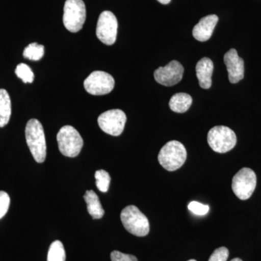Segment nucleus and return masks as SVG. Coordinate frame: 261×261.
<instances>
[{"label":"nucleus","mask_w":261,"mask_h":261,"mask_svg":"<svg viewBox=\"0 0 261 261\" xmlns=\"http://www.w3.org/2000/svg\"><path fill=\"white\" fill-rule=\"evenodd\" d=\"M25 135L34 160L37 163L44 162L47 156V145L42 123L37 119L29 120L25 126Z\"/></svg>","instance_id":"nucleus-1"},{"label":"nucleus","mask_w":261,"mask_h":261,"mask_svg":"<svg viewBox=\"0 0 261 261\" xmlns=\"http://www.w3.org/2000/svg\"><path fill=\"white\" fill-rule=\"evenodd\" d=\"M185 146L178 141H170L163 146L159 154L160 164L168 171H174L183 166L187 160Z\"/></svg>","instance_id":"nucleus-2"},{"label":"nucleus","mask_w":261,"mask_h":261,"mask_svg":"<svg viewBox=\"0 0 261 261\" xmlns=\"http://www.w3.org/2000/svg\"><path fill=\"white\" fill-rule=\"evenodd\" d=\"M122 224L128 232L137 237H145L149 232L147 216L135 205H128L121 214Z\"/></svg>","instance_id":"nucleus-3"},{"label":"nucleus","mask_w":261,"mask_h":261,"mask_svg":"<svg viewBox=\"0 0 261 261\" xmlns=\"http://www.w3.org/2000/svg\"><path fill=\"white\" fill-rule=\"evenodd\" d=\"M57 141L60 151L66 157H76L84 145L80 134L71 126L62 127L57 135Z\"/></svg>","instance_id":"nucleus-4"},{"label":"nucleus","mask_w":261,"mask_h":261,"mask_svg":"<svg viewBox=\"0 0 261 261\" xmlns=\"http://www.w3.org/2000/svg\"><path fill=\"white\" fill-rule=\"evenodd\" d=\"M87 11L83 0H66L63 13V24L72 33L80 32L85 23Z\"/></svg>","instance_id":"nucleus-5"},{"label":"nucleus","mask_w":261,"mask_h":261,"mask_svg":"<svg viewBox=\"0 0 261 261\" xmlns=\"http://www.w3.org/2000/svg\"><path fill=\"white\" fill-rule=\"evenodd\" d=\"M207 143L215 152L225 153L236 145L237 136L227 126L213 127L207 134Z\"/></svg>","instance_id":"nucleus-6"},{"label":"nucleus","mask_w":261,"mask_h":261,"mask_svg":"<svg viewBox=\"0 0 261 261\" xmlns=\"http://www.w3.org/2000/svg\"><path fill=\"white\" fill-rule=\"evenodd\" d=\"M257 185L256 174L251 168H243L235 174L231 188L233 193L242 200L251 197Z\"/></svg>","instance_id":"nucleus-7"},{"label":"nucleus","mask_w":261,"mask_h":261,"mask_svg":"<svg viewBox=\"0 0 261 261\" xmlns=\"http://www.w3.org/2000/svg\"><path fill=\"white\" fill-rule=\"evenodd\" d=\"M84 88L92 95H105L114 89L115 80L106 72L96 70L92 72L84 82Z\"/></svg>","instance_id":"nucleus-8"},{"label":"nucleus","mask_w":261,"mask_h":261,"mask_svg":"<svg viewBox=\"0 0 261 261\" xmlns=\"http://www.w3.org/2000/svg\"><path fill=\"white\" fill-rule=\"evenodd\" d=\"M97 122L103 132L117 137L121 135L124 129L126 116L121 110H110L98 117Z\"/></svg>","instance_id":"nucleus-9"},{"label":"nucleus","mask_w":261,"mask_h":261,"mask_svg":"<svg viewBox=\"0 0 261 261\" xmlns=\"http://www.w3.org/2000/svg\"><path fill=\"white\" fill-rule=\"evenodd\" d=\"M118 32V20L111 11H104L98 19L96 34L99 40L106 45L116 42Z\"/></svg>","instance_id":"nucleus-10"},{"label":"nucleus","mask_w":261,"mask_h":261,"mask_svg":"<svg viewBox=\"0 0 261 261\" xmlns=\"http://www.w3.org/2000/svg\"><path fill=\"white\" fill-rule=\"evenodd\" d=\"M184 67L179 62H170L164 67H159L154 70V80L158 83L165 87H172L179 83L183 77Z\"/></svg>","instance_id":"nucleus-11"},{"label":"nucleus","mask_w":261,"mask_h":261,"mask_svg":"<svg viewBox=\"0 0 261 261\" xmlns=\"http://www.w3.org/2000/svg\"><path fill=\"white\" fill-rule=\"evenodd\" d=\"M224 63L227 68L228 80L231 84L238 83L244 78L245 64L235 49H231L224 55Z\"/></svg>","instance_id":"nucleus-12"},{"label":"nucleus","mask_w":261,"mask_h":261,"mask_svg":"<svg viewBox=\"0 0 261 261\" xmlns=\"http://www.w3.org/2000/svg\"><path fill=\"white\" fill-rule=\"evenodd\" d=\"M218 21H219V17L217 15H210L204 17L194 27L192 31L193 37L200 42H206L209 40Z\"/></svg>","instance_id":"nucleus-13"},{"label":"nucleus","mask_w":261,"mask_h":261,"mask_svg":"<svg viewBox=\"0 0 261 261\" xmlns=\"http://www.w3.org/2000/svg\"><path fill=\"white\" fill-rule=\"evenodd\" d=\"M214 65L208 58H202L196 65V73L201 88L210 89L212 85V74Z\"/></svg>","instance_id":"nucleus-14"},{"label":"nucleus","mask_w":261,"mask_h":261,"mask_svg":"<svg viewBox=\"0 0 261 261\" xmlns=\"http://www.w3.org/2000/svg\"><path fill=\"white\" fill-rule=\"evenodd\" d=\"M84 198L87 203V211L89 215L94 219H102L105 214V211L97 194L93 190H87L85 192Z\"/></svg>","instance_id":"nucleus-15"},{"label":"nucleus","mask_w":261,"mask_h":261,"mask_svg":"<svg viewBox=\"0 0 261 261\" xmlns=\"http://www.w3.org/2000/svg\"><path fill=\"white\" fill-rule=\"evenodd\" d=\"M192 98L187 93L175 94L170 99L169 107L173 112L183 113L187 112L192 106Z\"/></svg>","instance_id":"nucleus-16"},{"label":"nucleus","mask_w":261,"mask_h":261,"mask_svg":"<svg viewBox=\"0 0 261 261\" xmlns=\"http://www.w3.org/2000/svg\"><path fill=\"white\" fill-rule=\"evenodd\" d=\"M11 100L4 89H0V128L8 124L11 116Z\"/></svg>","instance_id":"nucleus-17"},{"label":"nucleus","mask_w":261,"mask_h":261,"mask_svg":"<svg viewBox=\"0 0 261 261\" xmlns=\"http://www.w3.org/2000/svg\"><path fill=\"white\" fill-rule=\"evenodd\" d=\"M66 255L64 246L59 240L53 242L49 246L47 261H65Z\"/></svg>","instance_id":"nucleus-18"},{"label":"nucleus","mask_w":261,"mask_h":261,"mask_svg":"<svg viewBox=\"0 0 261 261\" xmlns=\"http://www.w3.org/2000/svg\"><path fill=\"white\" fill-rule=\"evenodd\" d=\"M44 55V47L37 43L29 44L24 49L23 56L30 61H38L42 59Z\"/></svg>","instance_id":"nucleus-19"},{"label":"nucleus","mask_w":261,"mask_h":261,"mask_svg":"<svg viewBox=\"0 0 261 261\" xmlns=\"http://www.w3.org/2000/svg\"><path fill=\"white\" fill-rule=\"evenodd\" d=\"M94 177L98 190L102 192H107L111 184V176L105 170H98L96 171Z\"/></svg>","instance_id":"nucleus-20"},{"label":"nucleus","mask_w":261,"mask_h":261,"mask_svg":"<svg viewBox=\"0 0 261 261\" xmlns=\"http://www.w3.org/2000/svg\"><path fill=\"white\" fill-rule=\"evenodd\" d=\"M15 74L24 83H32L34 80V74L30 67L25 63H20L17 65Z\"/></svg>","instance_id":"nucleus-21"},{"label":"nucleus","mask_w":261,"mask_h":261,"mask_svg":"<svg viewBox=\"0 0 261 261\" xmlns=\"http://www.w3.org/2000/svg\"><path fill=\"white\" fill-rule=\"evenodd\" d=\"M188 209L192 214L197 215V216H205L209 211V206L204 205L200 202L192 201L188 205Z\"/></svg>","instance_id":"nucleus-22"},{"label":"nucleus","mask_w":261,"mask_h":261,"mask_svg":"<svg viewBox=\"0 0 261 261\" xmlns=\"http://www.w3.org/2000/svg\"><path fill=\"white\" fill-rule=\"evenodd\" d=\"M229 252L228 249L225 247H221L214 250L208 261H226Z\"/></svg>","instance_id":"nucleus-23"},{"label":"nucleus","mask_w":261,"mask_h":261,"mask_svg":"<svg viewBox=\"0 0 261 261\" xmlns=\"http://www.w3.org/2000/svg\"><path fill=\"white\" fill-rule=\"evenodd\" d=\"M10 198L8 194L0 191V219L4 217L9 209Z\"/></svg>","instance_id":"nucleus-24"},{"label":"nucleus","mask_w":261,"mask_h":261,"mask_svg":"<svg viewBox=\"0 0 261 261\" xmlns=\"http://www.w3.org/2000/svg\"><path fill=\"white\" fill-rule=\"evenodd\" d=\"M111 258L112 261H138L135 255L122 253L118 250L111 252Z\"/></svg>","instance_id":"nucleus-25"},{"label":"nucleus","mask_w":261,"mask_h":261,"mask_svg":"<svg viewBox=\"0 0 261 261\" xmlns=\"http://www.w3.org/2000/svg\"><path fill=\"white\" fill-rule=\"evenodd\" d=\"M160 3L163 5H168L171 3V0H158Z\"/></svg>","instance_id":"nucleus-26"},{"label":"nucleus","mask_w":261,"mask_h":261,"mask_svg":"<svg viewBox=\"0 0 261 261\" xmlns=\"http://www.w3.org/2000/svg\"><path fill=\"white\" fill-rule=\"evenodd\" d=\"M231 261H243L242 259L239 258V257H236V258H233Z\"/></svg>","instance_id":"nucleus-27"},{"label":"nucleus","mask_w":261,"mask_h":261,"mask_svg":"<svg viewBox=\"0 0 261 261\" xmlns=\"http://www.w3.org/2000/svg\"><path fill=\"white\" fill-rule=\"evenodd\" d=\"M188 261H197V260H194V259H192V260H188Z\"/></svg>","instance_id":"nucleus-28"}]
</instances>
